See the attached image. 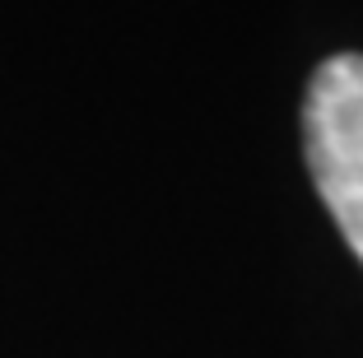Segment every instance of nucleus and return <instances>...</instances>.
<instances>
[{
    "label": "nucleus",
    "instance_id": "nucleus-1",
    "mask_svg": "<svg viewBox=\"0 0 363 358\" xmlns=\"http://www.w3.org/2000/svg\"><path fill=\"white\" fill-rule=\"evenodd\" d=\"M303 158L312 186L363 265V56L321 61L303 94Z\"/></svg>",
    "mask_w": 363,
    "mask_h": 358
}]
</instances>
